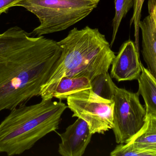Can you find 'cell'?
<instances>
[{"mask_svg":"<svg viewBox=\"0 0 156 156\" xmlns=\"http://www.w3.org/2000/svg\"><path fill=\"white\" fill-rule=\"evenodd\" d=\"M126 143L156 152V117L147 115L141 130Z\"/></svg>","mask_w":156,"mask_h":156,"instance_id":"cell-12","label":"cell"},{"mask_svg":"<svg viewBox=\"0 0 156 156\" xmlns=\"http://www.w3.org/2000/svg\"><path fill=\"white\" fill-rule=\"evenodd\" d=\"M142 34V53L147 69L156 79V26L150 17L145 18L139 24Z\"/></svg>","mask_w":156,"mask_h":156,"instance_id":"cell-10","label":"cell"},{"mask_svg":"<svg viewBox=\"0 0 156 156\" xmlns=\"http://www.w3.org/2000/svg\"><path fill=\"white\" fill-rule=\"evenodd\" d=\"M99 2L93 0H22V6L36 16L40 24L31 34L40 36L66 30L89 15Z\"/></svg>","mask_w":156,"mask_h":156,"instance_id":"cell-4","label":"cell"},{"mask_svg":"<svg viewBox=\"0 0 156 156\" xmlns=\"http://www.w3.org/2000/svg\"><path fill=\"white\" fill-rule=\"evenodd\" d=\"M147 6L149 15L153 18L156 26V0H148Z\"/></svg>","mask_w":156,"mask_h":156,"instance_id":"cell-18","label":"cell"},{"mask_svg":"<svg viewBox=\"0 0 156 156\" xmlns=\"http://www.w3.org/2000/svg\"><path fill=\"white\" fill-rule=\"evenodd\" d=\"M111 156H156V152L143 147H136L129 143L119 144L111 152Z\"/></svg>","mask_w":156,"mask_h":156,"instance_id":"cell-15","label":"cell"},{"mask_svg":"<svg viewBox=\"0 0 156 156\" xmlns=\"http://www.w3.org/2000/svg\"><path fill=\"white\" fill-rule=\"evenodd\" d=\"M133 5L134 0H115V14L112 21L113 34L111 46L114 43L122 20Z\"/></svg>","mask_w":156,"mask_h":156,"instance_id":"cell-14","label":"cell"},{"mask_svg":"<svg viewBox=\"0 0 156 156\" xmlns=\"http://www.w3.org/2000/svg\"><path fill=\"white\" fill-rule=\"evenodd\" d=\"M57 43L61 55L41 89L64 77H86L92 80L108 71L115 56L105 35L98 28L75 27Z\"/></svg>","mask_w":156,"mask_h":156,"instance_id":"cell-2","label":"cell"},{"mask_svg":"<svg viewBox=\"0 0 156 156\" xmlns=\"http://www.w3.org/2000/svg\"><path fill=\"white\" fill-rule=\"evenodd\" d=\"M139 50L134 42L124 43L112 62L111 76L117 81L137 80L142 72Z\"/></svg>","mask_w":156,"mask_h":156,"instance_id":"cell-7","label":"cell"},{"mask_svg":"<svg viewBox=\"0 0 156 156\" xmlns=\"http://www.w3.org/2000/svg\"><path fill=\"white\" fill-rule=\"evenodd\" d=\"M18 26L0 34V112L40 95L61 55L57 42Z\"/></svg>","mask_w":156,"mask_h":156,"instance_id":"cell-1","label":"cell"},{"mask_svg":"<svg viewBox=\"0 0 156 156\" xmlns=\"http://www.w3.org/2000/svg\"><path fill=\"white\" fill-rule=\"evenodd\" d=\"M145 0H134L133 13L130 21V26L134 27L135 44L139 49V24L141 21L142 8Z\"/></svg>","mask_w":156,"mask_h":156,"instance_id":"cell-16","label":"cell"},{"mask_svg":"<svg viewBox=\"0 0 156 156\" xmlns=\"http://www.w3.org/2000/svg\"><path fill=\"white\" fill-rule=\"evenodd\" d=\"M140 95L115 86L113 100L112 130L118 144L128 143L143 127L146 117L145 108L141 104Z\"/></svg>","mask_w":156,"mask_h":156,"instance_id":"cell-6","label":"cell"},{"mask_svg":"<svg viewBox=\"0 0 156 156\" xmlns=\"http://www.w3.org/2000/svg\"><path fill=\"white\" fill-rule=\"evenodd\" d=\"M141 68L142 72L137 79V93L144 99L147 115L156 117V79L142 63Z\"/></svg>","mask_w":156,"mask_h":156,"instance_id":"cell-11","label":"cell"},{"mask_svg":"<svg viewBox=\"0 0 156 156\" xmlns=\"http://www.w3.org/2000/svg\"><path fill=\"white\" fill-rule=\"evenodd\" d=\"M61 138L58 152L63 156H82L90 142L93 134L86 122L77 120L66 129L63 133L58 134Z\"/></svg>","mask_w":156,"mask_h":156,"instance_id":"cell-8","label":"cell"},{"mask_svg":"<svg viewBox=\"0 0 156 156\" xmlns=\"http://www.w3.org/2000/svg\"><path fill=\"white\" fill-rule=\"evenodd\" d=\"M91 90L100 97L112 100L116 86L108 71L99 74L91 81Z\"/></svg>","mask_w":156,"mask_h":156,"instance_id":"cell-13","label":"cell"},{"mask_svg":"<svg viewBox=\"0 0 156 156\" xmlns=\"http://www.w3.org/2000/svg\"><path fill=\"white\" fill-rule=\"evenodd\" d=\"M67 105L52 100L18 106L0 123V154H23L40 139L58 129Z\"/></svg>","mask_w":156,"mask_h":156,"instance_id":"cell-3","label":"cell"},{"mask_svg":"<svg viewBox=\"0 0 156 156\" xmlns=\"http://www.w3.org/2000/svg\"><path fill=\"white\" fill-rule=\"evenodd\" d=\"M72 117L86 122L93 135L104 134L113 126V100H107L94 93L91 89L80 91L67 99Z\"/></svg>","mask_w":156,"mask_h":156,"instance_id":"cell-5","label":"cell"},{"mask_svg":"<svg viewBox=\"0 0 156 156\" xmlns=\"http://www.w3.org/2000/svg\"><path fill=\"white\" fill-rule=\"evenodd\" d=\"M91 89V81L86 77H64L56 82L41 89L42 100H67L69 96L83 90Z\"/></svg>","mask_w":156,"mask_h":156,"instance_id":"cell-9","label":"cell"},{"mask_svg":"<svg viewBox=\"0 0 156 156\" xmlns=\"http://www.w3.org/2000/svg\"><path fill=\"white\" fill-rule=\"evenodd\" d=\"M22 0H0V15L3 13H6V11L13 6H16V5Z\"/></svg>","mask_w":156,"mask_h":156,"instance_id":"cell-17","label":"cell"},{"mask_svg":"<svg viewBox=\"0 0 156 156\" xmlns=\"http://www.w3.org/2000/svg\"><path fill=\"white\" fill-rule=\"evenodd\" d=\"M93 1H97V2H100V0H93Z\"/></svg>","mask_w":156,"mask_h":156,"instance_id":"cell-19","label":"cell"}]
</instances>
